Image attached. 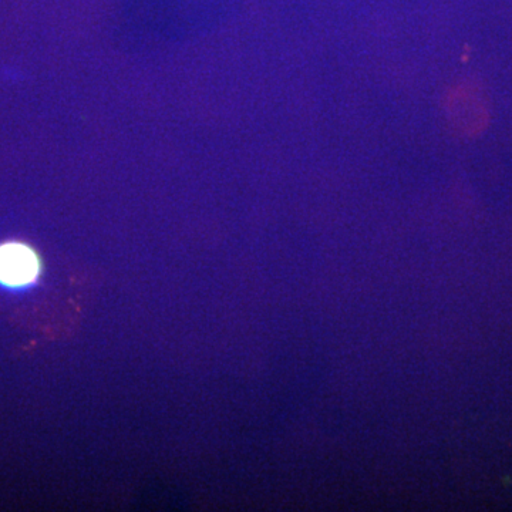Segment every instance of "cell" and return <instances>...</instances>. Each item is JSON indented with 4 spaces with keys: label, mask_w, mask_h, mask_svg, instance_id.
<instances>
[{
    "label": "cell",
    "mask_w": 512,
    "mask_h": 512,
    "mask_svg": "<svg viewBox=\"0 0 512 512\" xmlns=\"http://www.w3.org/2000/svg\"><path fill=\"white\" fill-rule=\"evenodd\" d=\"M39 258L28 245L8 242L0 245V282L9 286L32 284L39 275Z\"/></svg>",
    "instance_id": "cell-1"
}]
</instances>
